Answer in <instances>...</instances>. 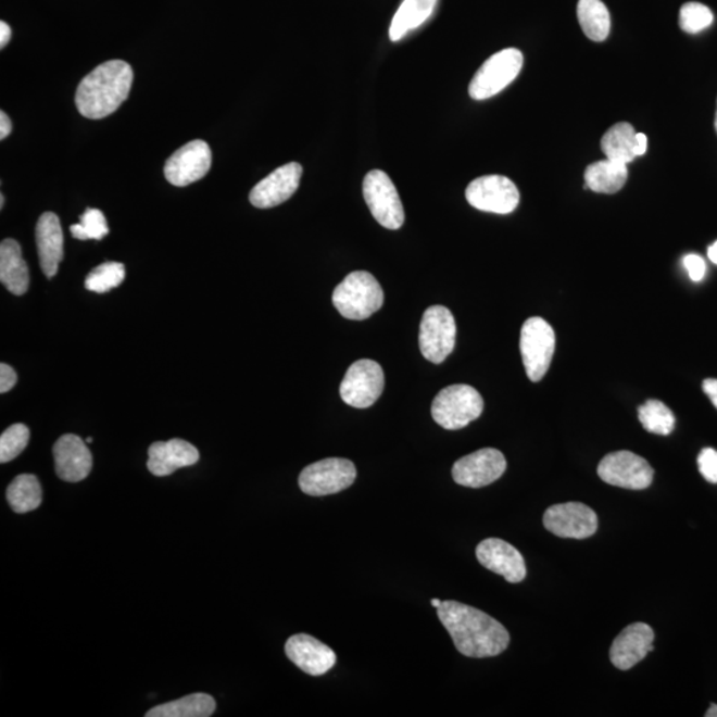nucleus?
<instances>
[{"instance_id":"1","label":"nucleus","mask_w":717,"mask_h":717,"mask_svg":"<svg viewBox=\"0 0 717 717\" xmlns=\"http://www.w3.org/2000/svg\"><path fill=\"white\" fill-rule=\"evenodd\" d=\"M438 617L450 632L460 654L468 657L498 656L511 643L510 632L499 620L481 609L456 601H445L438 608Z\"/></svg>"},{"instance_id":"2","label":"nucleus","mask_w":717,"mask_h":717,"mask_svg":"<svg viewBox=\"0 0 717 717\" xmlns=\"http://www.w3.org/2000/svg\"><path fill=\"white\" fill-rule=\"evenodd\" d=\"M131 84L134 70L127 62L110 60L100 64L77 87V111L92 120L110 116L128 99Z\"/></svg>"},{"instance_id":"3","label":"nucleus","mask_w":717,"mask_h":717,"mask_svg":"<svg viewBox=\"0 0 717 717\" xmlns=\"http://www.w3.org/2000/svg\"><path fill=\"white\" fill-rule=\"evenodd\" d=\"M332 303L345 319L364 320L381 309L385 292L373 274L354 272L334 290Z\"/></svg>"},{"instance_id":"4","label":"nucleus","mask_w":717,"mask_h":717,"mask_svg":"<svg viewBox=\"0 0 717 717\" xmlns=\"http://www.w3.org/2000/svg\"><path fill=\"white\" fill-rule=\"evenodd\" d=\"M483 411V400L476 388L466 385H454L444 388L432 403V417L440 427L457 430L477 420Z\"/></svg>"},{"instance_id":"5","label":"nucleus","mask_w":717,"mask_h":717,"mask_svg":"<svg viewBox=\"0 0 717 717\" xmlns=\"http://www.w3.org/2000/svg\"><path fill=\"white\" fill-rule=\"evenodd\" d=\"M523 52L517 48H506L490 56L477 71L469 84V95L474 100H487L510 86L521 72Z\"/></svg>"},{"instance_id":"6","label":"nucleus","mask_w":717,"mask_h":717,"mask_svg":"<svg viewBox=\"0 0 717 717\" xmlns=\"http://www.w3.org/2000/svg\"><path fill=\"white\" fill-rule=\"evenodd\" d=\"M526 375L531 381H540L546 375L555 350L553 327L540 316L524 323L519 339Z\"/></svg>"},{"instance_id":"7","label":"nucleus","mask_w":717,"mask_h":717,"mask_svg":"<svg viewBox=\"0 0 717 717\" xmlns=\"http://www.w3.org/2000/svg\"><path fill=\"white\" fill-rule=\"evenodd\" d=\"M363 196L374 218L386 229L398 230L405 214L402 200L386 172L370 171L363 181Z\"/></svg>"},{"instance_id":"8","label":"nucleus","mask_w":717,"mask_h":717,"mask_svg":"<svg viewBox=\"0 0 717 717\" xmlns=\"http://www.w3.org/2000/svg\"><path fill=\"white\" fill-rule=\"evenodd\" d=\"M357 471L354 463L347 458H325L311 464L299 476V488L303 493L322 498L342 492L355 482Z\"/></svg>"},{"instance_id":"9","label":"nucleus","mask_w":717,"mask_h":717,"mask_svg":"<svg viewBox=\"0 0 717 717\" xmlns=\"http://www.w3.org/2000/svg\"><path fill=\"white\" fill-rule=\"evenodd\" d=\"M456 322L444 306H430L423 315L418 344L427 361L440 364L452 354L456 344Z\"/></svg>"},{"instance_id":"10","label":"nucleus","mask_w":717,"mask_h":717,"mask_svg":"<svg viewBox=\"0 0 717 717\" xmlns=\"http://www.w3.org/2000/svg\"><path fill=\"white\" fill-rule=\"evenodd\" d=\"M385 390V373L379 363L362 358L347 370L340 398L354 408L364 410L374 405Z\"/></svg>"},{"instance_id":"11","label":"nucleus","mask_w":717,"mask_h":717,"mask_svg":"<svg viewBox=\"0 0 717 717\" xmlns=\"http://www.w3.org/2000/svg\"><path fill=\"white\" fill-rule=\"evenodd\" d=\"M598 476L609 486L643 490L654 480V469L645 460L629 451L607 454L598 465Z\"/></svg>"},{"instance_id":"12","label":"nucleus","mask_w":717,"mask_h":717,"mask_svg":"<svg viewBox=\"0 0 717 717\" xmlns=\"http://www.w3.org/2000/svg\"><path fill=\"white\" fill-rule=\"evenodd\" d=\"M465 197L477 211L495 214L513 213L519 203L516 184L499 175L476 178L466 188Z\"/></svg>"},{"instance_id":"13","label":"nucleus","mask_w":717,"mask_h":717,"mask_svg":"<svg viewBox=\"0 0 717 717\" xmlns=\"http://www.w3.org/2000/svg\"><path fill=\"white\" fill-rule=\"evenodd\" d=\"M506 458L494 448L468 454L457 460L452 468L454 482L466 488H482L490 486L505 474Z\"/></svg>"},{"instance_id":"14","label":"nucleus","mask_w":717,"mask_h":717,"mask_svg":"<svg viewBox=\"0 0 717 717\" xmlns=\"http://www.w3.org/2000/svg\"><path fill=\"white\" fill-rule=\"evenodd\" d=\"M543 525L554 536L584 540L595 534L598 517L582 502H566L550 506L543 514Z\"/></svg>"},{"instance_id":"15","label":"nucleus","mask_w":717,"mask_h":717,"mask_svg":"<svg viewBox=\"0 0 717 717\" xmlns=\"http://www.w3.org/2000/svg\"><path fill=\"white\" fill-rule=\"evenodd\" d=\"M211 166V147L205 141L194 140L185 143L167 159L164 173L167 181L183 188L205 177Z\"/></svg>"},{"instance_id":"16","label":"nucleus","mask_w":717,"mask_h":717,"mask_svg":"<svg viewBox=\"0 0 717 717\" xmlns=\"http://www.w3.org/2000/svg\"><path fill=\"white\" fill-rule=\"evenodd\" d=\"M303 167L298 163H289L275 169L250 191V202L255 207L268 209L280 205L291 199L299 188Z\"/></svg>"},{"instance_id":"17","label":"nucleus","mask_w":717,"mask_h":717,"mask_svg":"<svg viewBox=\"0 0 717 717\" xmlns=\"http://www.w3.org/2000/svg\"><path fill=\"white\" fill-rule=\"evenodd\" d=\"M478 562L488 570L499 574L510 583L523 582L526 577V565L523 554L510 542L499 538H488L476 549Z\"/></svg>"},{"instance_id":"18","label":"nucleus","mask_w":717,"mask_h":717,"mask_svg":"<svg viewBox=\"0 0 717 717\" xmlns=\"http://www.w3.org/2000/svg\"><path fill=\"white\" fill-rule=\"evenodd\" d=\"M287 657L303 672L320 677L337 665V654L325 643L307 633L292 636L286 642Z\"/></svg>"},{"instance_id":"19","label":"nucleus","mask_w":717,"mask_h":717,"mask_svg":"<svg viewBox=\"0 0 717 717\" xmlns=\"http://www.w3.org/2000/svg\"><path fill=\"white\" fill-rule=\"evenodd\" d=\"M655 633L649 625L632 624L619 633L609 649V661L620 671H627L654 651Z\"/></svg>"},{"instance_id":"20","label":"nucleus","mask_w":717,"mask_h":717,"mask_svg":"<svg viewBox=\"0 0 717 717\" xmlns=\"http://www.w3.org/2000/svg\"><path fill=\"white\" fill-rule=\"evenodd\" d=\"M55 469L59 478L67 482H79L92 470V453L79 436L64 435L53 445Z\"/></svg>"},{"instance_id":"21","label":"nucleus","mask_w":717,"mask_h":717,"mask_svg":"<svg viewBox=\"0 0 717 717\" xmlns=\"http://www.w3.org/2000/svg\"><path fill=\"white\" fill-rule=\"evenodd\" d=\"M200 452L181 439L153 442L148 450V469L152 475L165 477L176 470L199 463Z\"/></svg>"},{"instance_id":"22","label":"nucleus","mask_w":717,"mask_h":717,"mask_svg":"<svg viewBox=\"0 0 717 717\" xmlns=\"http://www.w3.org/2000/svg\"><path fill=\"white\" fill-rule=\"evenodd\" d=\"M36 247L41 271L47 278L55 277L64 256V236L55 213L47 212L40 215L36 225Z\"/></svg>"},{"instance_id":"23","label":"nucleus","mask_w":717,"mask_h":717,"mask_svg":"<svg viewBox=\"0 0 717 717\" xmlns=\"http://www.w3.org/2000/svg\"><path fill=\"white\" fill-rule=\"evenodd\" d=\"M0 280L14 295L21 297L28 290L27 263L23 260L21 244L15 239H4L0 244Z\"/></svg>"},{"instance_id":"24","label":"nucleus","mask_w":717,"mask_h":717,"mask_svg":"<svg viewBox=\"0 0 717 717\" xmlns=\"http://www.w3.org/2000/svg\"><path fill=\"white\" fill-rule=\"evenodd\" d=\"M627 177V165L608 159L589 165L584 172L586 188L603 194L617 193L625 187Z\"/></svg>"},{"instance_id":"25","label":"nucleus","mask_w":717,"mask_h":717,"mask_svg":"<svg viewBox=\"0 0 717 717\" xmlns=\"http://www.w3.org/2000/svg\"><path fill=\"white\" fill-rule=\"evenodd\" d=\"M436 4L438 0H403L391 23L390 39L402 40L406 34L423 26L432 16Z\"/></svg>"},{"instance_id":"26","label":"nucleus","mask_w":717,"mask_h":717,"mask_svg":"<svg viewBox=\"0 0 717 717\" xmlns=\"http://www.w3.org/2000/svg\"><path fill=\"white\" fill-rule=\"evenodd\" d=\"M637 131L629 123L613 125L602 137L601 147L606 159L629 164L637 159Z\"/></svg>"},{"instance_id":"27","label":"nucleus","mask_w":717,"mask_h":717,"mask_svg":"<svg viewBox=\"0 0 717 717\" xmlns=\"http://www.w3.org/2000/svg\"><path fill=\"white\" fill-rule=\"evenodd\" d=\"M215 701L207 693H193L178 701L158 705L147 717H209L214 714Z\"/></svg>"},{"instance_id":"28","label":"nucleus","mask_w":717,"mask_h":717,"mask_svg":"<svg viewBox=\"0 0 717 717\" xmlns=\"http://www.w3.org/2000/svg\"><path fill=\"white\" fill-rule=\"evenodd\" d=\"M577 15L582 32L590 40L607 39L612 21L605 3L601 0H579Z\"/></svg>"},{"instance_id":"29","label":"nucleus","mask_w":717,"mask_h":717,"mask_svg":"<svg viewBox=\"0 0 717 717\" xmlns=\"http://www.w3.org/2000/svg\"><path fill=\"white\" fill-rule=\"evenodd\" d=\"M43 500L38 477L34 475H21L10 483L8 489V501L11 510L15 513H28L38 507Z\"/></svg>"},{"instance_id":"30","label":"nucleus","mask_w":717,"mask_h":717,"mask_svg":"<svg viewBox=\"0 0 717 717\" xmlns=\"http://www.w3.org/2000/svg\"><path fill=\"white\" fill-rule=\"evenodd\" d=\"M639 420L647 432L668 436L675 428V416L672 411L659 400H647L638 410Z\"/></svg>"},{"instance_id":"31","label":"nucleus","mask_w":717,"mask_h":717,"mask_svg":"<svg viewBox=\"0 0 717 717\" xmlns=\"http://www.w3.org/2000/svg\"><path fill=\"white\" fill-rule=\"evenodd\" d=\"M125 267L123 263L105 262L91 273L88 274L86 279L87 290L104 294V292L116 289L124 282Z\"/></svg>"},{"instance_id":"32","label":"nucleus","mask_w":717,"mask_h":717,"mask_svg":"<svg viewBox=\"0 0 717 717\" xmlns=\"http://www.w3.org/2000/svg\"><path fill=\"white\" fill-rule=\"evenodd\" d=\"M110 232L105 215L99 209L88 207L80 217V224L71 226V235L80 241L95 239L101 241Z\"/></svg>"},{"instance_id":"33","label":"nucleus","mask_w":717,"mask_h":717,"mask_svg":"<svg viewBox=\"0 0 717 717\" xmlns=\"http://www.w3.org/2000/svg\"><path fill=\"white\" fill-rule=\"evenodd\" d=\"M29 441V429L24 424H14L0 436V463L5 464L20 456Z\"/></svg>"},{"instance_id":"34","label":"nucleus","mask_w":717,"mask_h":717,"mask_svg":"<svg viewBox=\"0 0 717 717\" xmlns=\"http://www.w3.org/2000/svg\"><path fill=\"white\" fill-rule=\"evenodd\" d=\"M714 23V14L707 5L696 2L685 3L680 9L679 24L687 34H699Z\"/></svg>"},{"instance_id":"35","label":"nucleus","mask_w":717,"mask_h":717,"mask_svg":"<svg viewBox=\"0 0 717 717\" xmlns=\"http://www.w3.org/2000/svg\"><path fill=\"white\" fill-rule=\"evenodd\" d=\"M699 470L710 483H717V451L713 448H704L697 457Z\"/></svg>"},{"instance_id":"36","label":"nucleus","mask_w":717,"mask_h":717,"mask_svg":"<svg viewBox=\"0 0 717 717\" xmlns=\"http://www.w3.org/2000/svg\"><path fill=\"white\" fill-rule=\"evenodd\" d=\"M683 265L693 282H702L707 272V266L701 255L689 254L683 259Z\"/></svg>"},{"instance_id":"37","label":"nucleus","mask_w":717,"mask_h":717,"mask_svg":"<svg viewBox=\"0 0 717 717\" xmlns=\"http://www.w3.org/2000/svg\"><path fill=\"white\" fill-rule=\"evenodd\" d=\"M17 381V376L9 364H0V393H5L12 390L15 387Z\"/></svg>"},{"instance_id":"38","label":"nucleus","mask_w":717,"mask_h":717,"mask_svg":"<svg viewBox=\"0 0 717 717\" xmlns=\"http://www.w3.org/2000/svg\"><path fill=\"white\" fill-rule=\"evenodd\" d=\"M703 391L717 408V379H705L703 381Z\"/></svg>"},{"instance_id":"39","label":"nucleus","mask_w":717,"mask_h":717,"mask_svg":"<svg viewBox=\"0 0 717 717\" xmlns=\"http://www.w3.org/2000/svg\"><path fill=\"white\" fill-rule=\"evenodd\" d=\"M12 130L11 118L5 115V112H0V139L4 140L9 137Z\"/></svg>"},{"instance_id":"40","label":"nucleus","mask_w":717,"mask_h":717,"mask_svg":"<svg viewBox=\"0 0 717 717\" xmlns=\"http://www.w3.org/2000/svg\"><path fill=\"white\" fill-rule=\"evenodd\" d=\"M647 147H649L647 136H645L644 134H637V146H636L637 158L647 152Z\"/></svg>"},{"instance_id":"41","label":"nucleus","mask_w":717,"mask_h":717,"mask_svg":"<svg viewBox=\"0 0 717 717\" xmlns=\"http://www.w3.org/2000/svg\"><path fill=\"white\" fill-rule=\"evenodd\" d=\"M11 28L8 23H0V47L4 48L11 39Z\"/></svg>"},{"instance_id":"42","label":"nucleus","mask_w":717,"mask_h":717,"mask_svg":"<svg viewBox=\"0 0 717 717\" xmlns=\"http://www.w3.org/2000/svg\"><path fill=\"white\" fill-rule=\"evenodd\" d=\"M708 259L717 265V241L708 249Z\"/></svg>"},{"instance_id":"43","label":"nucleus","mask_w":717,"mask_h":717,"mask_svg":"<svg viewBox=\"0 0 717 717\" xmlns=\"http://www.w3.org/2000/svg\"><path fill=\"white\" fill-rule=\"evenodd\" d=\"M705 717H717V704L710 705L707 713H705Z\"/></svg>"},{"instance_id":"44","label":"nucleus","mask_w":717,"mask_h":717,"mask_svg":"<svg viewBox=\"0 0 717 717\" xmlns=\"http://www.w3.org/2000/svg\"><path fill=\"white\" fill-rule=\"evenodd\" d=\"M430 603H432V606H433L435 608H439V607L441 606L442 601H440V600H432V601H430Z\"/></svg>"},{"instance_id":"45","label":"nucleus","mask_w":717,"mask_h":717,"mask_svg":"<svg viewBox=\"0 0 717 717\" xmlns=\"http://www.w3.org/2000/svg\"><path fill=\"white\" fill-rule=\"evenodd\" d=\"M3 206H4V196L2 194L0 196V207L3 209Z\"/></svg>"},{"instance_id":"46","label":"nucleus","mask_w":717,"mask_h":717,"mask_svg":"<svg viewBox=\"0 0 717 717\" xmlns=\"http://www.w3.org/2000/svg\"><path fill=\"white\" fill-rule=\"evenodd\" d=\"M86 442H87V444H91V442H93V439H92V438H88V439L86 440Z\"/></svg>"},{"instance_id":"47","label":"nucleus","mask_w":717,"mask_h":717,"mask_svg":"<svg viewBox=\"0 0 717 717\" xmlns=\"http://www.w3.org/2000/svg\"><path fill=\"white\" fill-rule=\"evenodd\" d=\"M715 128H716V131H717V110H716V116H715Z\"/></svg>"}]
</instances>
